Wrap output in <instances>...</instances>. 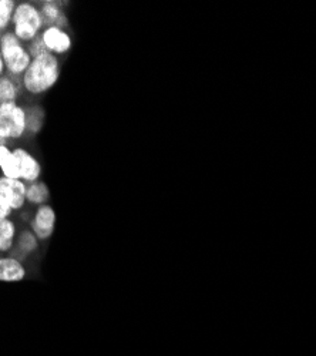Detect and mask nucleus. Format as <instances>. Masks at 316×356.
<instances>
[{
	"instance_id": "20",
	"label": "nucleus",
	"mask_w": 316,
	"mask_h": 356,
	"mask_svg": "<svg viewBox=\"0 0 316 356\" xmlns=\"http://www.w3.org/2000/svg\"><path fill=\"white\" fill-rule=\"evenodd\" d=\"M6 74V67H5V63H3V57H2V53H0V77Z\"/></svg>"
},
{
	"instance_id": "12",
	"label": "nucleus",
	"mask_w": 316,
	"mask_h": 356,
	"mask_svg": "<svg viewBox=\"0 0 316 356\" xmlns=\"http://www.w3.org/2000/svg\"><path fill=\"white\" fill-rule=\"evenodd\" d=\"M22 80L5 74L0 77V106L6 103H13L19 100L22 90Z\"/></svg>"
},
{
	"instance_id": "13",
	"label": "nucleus",
	"mask_w": 316,
	"mask_h": 356,
	"mask_svg": "<svg viewBox=\"0 0 316 356\" xmlns=\"http://www.w3.org/2000/svg\"><path fill=\"white\" fill-rule=\"evenodd\" d=\"M17 238V227L12 218L0 221V254H8L15 250Z\"/></svg>"
},
{
	"instance_id": "21",
	"label": "nucleus",
	"mask_w": 316,
	"mask_h": 356,
	"mask_svg": "<svg viewBox=\"0 0 316 356\" xmlns=\"http://www.w3.org/2000/svg\"><path fill=\"white\" fill-rule=\"evenodd\" d=\"M5 144H8V141L2 136H0V145H5Z\"/></svg>"
},
{
	"instance_id": "17",
	"label": "nucleus",
	"mask_w": 316,
	"mask_h": 356,
	"mask_svg": "<svg viewBox=\"0 0 316 356\" xmlns=\"http://www.w3.org/2000/svg\"><path fill=\"white\" fill-rule=\"evenodd\" d=\"M16 5L15 0H0V35L8 32V27L12 26Z\"/></svg>"
},
{
	"instance_id": "1",
	"label": "nucleus",
	"mask_w": 316,
	"mask_h": 356,
	"mask_svg": "<svg viewBox=\"0 0 316 356\" xmlns=\"http://www.w3.org/2000/svg\"><path fill=\"white\" fill-rule=\"evenodd\" d=\"M60 73L59 57L50 53L35 57L20 79L23 90L31 96L44 95L59 81Z\"/></svg>"
},
{
	"instance_id": "9",
	"label": "nucleus",
	"mask_w": 316,
	"mask_h": 356,
	"mask_svg": "<svg viewBox=\"0 0 316 356\" xmlns=\"http://www.w3.org/2000/svg\"><path fill=\"white\" fill-rule=\"evenodd\" d=\"M27 275L26 266L16 257H0V282H22Z\"/></svg>"
},
{
	"instance_id": "10",
	"label": "nucleus",
	"mask_w": 316,
	"mask_h": 356,
	"mask_svg": "<svg viewBox=\"0 0 316 356\" xmlns=\"http://www.w3.org/2000/svg\"><path fill=\"white\" fill-rule=\"evenodd\" d=\"M39 9H40V13L43 17L44 29L56 26V27H60V29L67 31L69 20H67V16L65 15L63 9L59 5L54 2H46Z\"/></svg>"
},
{
	"instance_id": "4",
	"label": "nucleus",
	"mask_w": 316,
	"mask_h": 356,
	"mask_svg": "<svg viewBox=\"0 0 316 356\" xmlns=\"http://www.w3.org/2000/svg\"><path fill=\"white\" fill-rule=\"evenodd\" d=\"M26 131V108L16 102L0 106V136L9 143L22 138Z\"/></svg>"
},
{
	"instance_id": "6",
	"label": "nucleus",
	"mask_w": 316,
	"mask_h": 356,
	"mask_svg": "<svg viewBox=\"0 0 316 356\" xmlns=\"http://www.w3.org/2000/svg\"><path fill=\"white\" fill-rule=\"evenodd\" d=\"M56 228V211L50 204L38 207L31 221V229L35 232L39 241H47Z\"/></svg>"
},
{
	"instance_id": "18",
	"label": "nucleus",
	"mask_w": 316,
	"mask_h": 356,
	"mask_svg": "<svg viewBox=\"0 0 316 356\" xmlns=\"http://www.w3.org/2000/svg\"><path fill=\"white\" fill-rule=\"evenodd\" d=\"M26 46H27L28 53L32 54V58L39 57V56L47 53V49H46V46H44V43H43V40H42L40 36H38L33 42H31V43L26 44Z\"/></svg>"
},
{
	"instance_id": "2",
	"label": "nucleus",
	"mask_w": 316,
	"mask_h": 356,
	"mask_svg": "<svg viewBox=\"0 0 316 356\" xmlns=\"http://www.w3.org/2000/svg\"><path fill=\"white\" fill-rule=\"evenodd\" d=\"M44 23L40 9L32 2L16 5L12 19V33L24 44L33 42L43 32Z\"/></svg>"
},
{
	"instance_id": "3",
	"label": "nucleus",
	"mask_w": 316,
	"mask_h": 356,
	"mask_svg": "<svg viewBox=\"0 0 316 356\" xmlns=\"http://www.w3.org/2000/svg\"><path fill=\"white\" fill-rule=\"evenodd\" d=\"M0 53L3 57L6 74L16 79H22L28 65L33 60L27 46L22 43L10 31L0 35Z\"/></svg>"
},
{
	"instance_id": "16",
	"label": "nucleus",
	"mask_w": 316,
	"mask_h": 356,
	"mask_svg": "<svg viewBox=\"0 0 316 356\" xmlns=\"http://www.w3.org/2000/svg\"><path fill=\"white\" fill-rule=\"evenodd\" d=\"M44 123V113L39 106H32V108H26V124L27 131L39 133Z\"/></svg>"
},
{
	"instance_id": "5",
	"label": "nucleus",
	"mask_w": 316,
	"mask_h": 356,
	"mask_svg": "<svg viewBox=\"0 0 316 356\" xmlns=\"http://www.w3.org/2000/svg\"><path fill=\"white\" fill-rule=\"evenodd\" d=\"M40 38L47 49V53L59 57L63 54H67L72 50L73 46V39L70 33L65 29L60 27H46L43 29V32L40 33Z\"/></svg>"
},
{
	"instance_id": "7",
	"label": "nucleus",
	"mask_w": 316,
	"mask_h": 356,
	"mask_svg": "<svg viewBox=\"0 0 316 356\" xmlns=\"http://www.w3.org/2000/svg\"><path fill=\"white\" fill-rule=\"evenodd\" d=\"M13 153L17 159L20 168V180L26 184H32L40 180L42 175V164L39 160L23 147L13 148Z\"/></svg>"
},
{
	"instance_id": "15",
	"label": "nucleus",
	"mask_w": 316,
	"mask_h": 356,
	"mask_svg": "<svg viewBox=\"0 0 316 356\" xmlns=\"http://www.w3.org/2000/svg\"><path fill=\"white\" fill-rule=\"evenodd\" d=\"M39 240L32 229H23L20 234H17L15 247L17 251H20L23 255H32L39 250Z\"/></svg>"
},
{
	"instance_id": "8",
	"label": "nucleus",
	"mask_w": 316,
	"mask_h": 356,
	"mask_svg": "<svg viewBox=\"0 0 316 356\" xmlns=\"http://www.w3.org/2000/svg\"><path fill=\"white\" fill-rule=\"evenodd\" d=\"M27 184L22 180H12V178L0 175V195H3L10 204L13 211H22L26 202Z\"/></svg>"
},
{
	"instance_id": "11",
	"label": "nucleus",
	"mask_w": 316,
	"mask_h": 356,
	"mask_svg": "<svg viewBox=\"0 0 316 356\" xmlns=\"http://www.w3.org/2000/svg\"><path fill=\"white\" fill-rule=\"evenodd\" d=\"M0 171L3 177L12 178V180H20V168L17 159L13 153V148L8 144L0 145Z\"/></svg>"
},
{
	"instance_id": "14",
	"label": "nucleus",
	"mask_w": 316,
	"mask_h": 356,
	"mask_svg": "<svg viewBox=\"0 0 316 356\" xmlns=\"http://www.w3.org/2000/svg\"><path fill=\"white\" fill-rule=\"evenodd\" d=\"M50 200V190L44 181H36L32 184H27L26 190V202L31 205H43L47 204Z\"/></svg>"
},
{
	"instance_id": "19",
	"label": "nucleus",
	"mask_w": 316,
	"mask_h": 356,
	"mask_svg": "<svg viewBox=\"0 0 316 356\" xmlns=\"http://www.w3.org/2000/svg\"><path fill=\"white\" fill-rule=\"evenodd\" d=\"M12 213H13V210H12L10 204L8 202V200L3 195H0V221L10 218Z\"/></svg>"
}]
</instances>
